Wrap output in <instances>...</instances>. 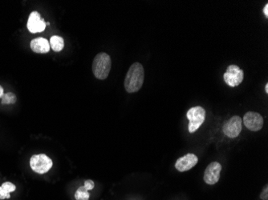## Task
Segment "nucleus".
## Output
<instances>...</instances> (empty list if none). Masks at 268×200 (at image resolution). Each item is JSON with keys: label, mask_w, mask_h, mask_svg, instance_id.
<instances>
[{"label": "nucleus", "mask_w": 268, "mask_h": 200, "mask_svg": "<svg viewBox=\"0 0 268 200\" xmlns=\"http://www.w3.org/2000/svg\"><path fill=\"white\" fill-rule=\"evenodd\" d=\"M186 117L189 121V133H194L205 121L206 110L203 107H193L188 111Z\"/></svg>", "instance_id": "7ed1b4c3"}, {"label": "nucleus", "mask_w": 268, "mask_h": 200, "mask_svg": "<svg viewBox=\"0 0 268 200\" xmlns=\"http://www.w3.org/2000/svg\"><path fill=\"white\" fill-rule=\"evenodd\" d=\"M223 131L227 137L231 139L238 137L242 132V119L238 116L229 119L223 125Z\"/></svg>", "instance_id": "423d86ee"}, {"label": "nucleus", "mask_w": 268, "mask_h": 200, "mask_svg": "<svg viewBox=\"0 0 268 200\" xmlns=\"http://www.w3.org/2000/svg\"><path fill=\"white\" fill-rule=\"evenodd\" d=\"M31 49L33 52L37 54H46L50 51L49 41L44 38L39 37L34 39L30 43Z\"/></svg>", "instance_id": "9b49d317"}, {"label": "nucleus", "mask_w": 268, "mask_h": 200, "mask_svg": "<svg viewBox=\"0 0 268 200\" xmlns=\"http://www.w3.org/2000/svg\"><path fill=\"white\" fill-rule=\"evenodd\" d=\"M243 122L246 128L251 132H258L263 127V118L257 112H246L243 117Z\"/></svg>", "instance_id": "0eeeda50"}, {"label": "nucleus", "mask_w": 268, "mask_h": 200, "mask_svg": "<svg viewBox=\"0 0 268 200\" xmlns=\"http://www.w3.org/2000/svg\"><path fill=\"white\" fill-rule=\"evenodd\" d=\"M49 43L51 49L53 50L55 52L61 51L63 49V47H64V40L60 36H51Z\"/></svg>", "instance_id": "ddd939ff"}, {"label": "nucleus", "mask_w": 268, "mask_h": 200, "mask_svg": "<svg viewBox=\"0 0 268 200\" xmlns=\"http://www.w3.org/2000/svg\"><path fill=\"white\" fill-rule=\"evenodd\" d=\"M225 82L231 87L239 86L244 79V71L236 65H230L223 75Z\"/></svg>", "instance_id": "39448f33"}, {"label": "nucleus", "mask_w": 268, "mask_h": 200, "mask_svg": "<svg viewBox=\"0 0 268 200\" xmlns=\"http://www.w3.org/2000/svg\"><path fill=\"white\" fill-rule=\"evenodd\" d=\"M268 186L266 185L264 188L262 190L260 194V198L262 200H268Z\"/></svg>", "instance_id": "f3484780"}, {"label": "nucleus", "mask_w": 268, "mask_h": 200, "mask_svg": "<svg viewBox=\"0 0 268 200\" xmlns=\"http://www.w3.org/2000/svg\"><path fill=\"white\" fill-rule=\"evenodd\" d=\"M90 198V194L85 186H80L75 193L76 200H89Z\"/></svg>", "instance_id": "4468645a"}, {"label": "nucleus", "mask_w": 268, "mask_h": 200, "mask_svg": "<svg viewBox=\"0 0 268 200\" xmlns=\"http://www.w3.org/2000/svg\"><path fill=\"white\" fill-rule=\"evenodd\" d=\"M222 171V166L218 162H213L208 165L204 173V181L209 185H214L219 182L220 179V173Z\"/></svg>", "instance_id": "1a4fd4ad"}, {"label": "nucleus", "mask_w": 268, "mask_h": 200, "mask_svg": "<svg viewBox=\"0 0 268 200\" xmlns=\"http://www.w3.org/2000/svg\"><path fill=\"white\" fill-rule=\"evenodd\" d=\"M17 101V97L16 94L12 92L5 93L2 97V104L8 105V104H14Z\"/></svg>", "instance_id": "2eb2a0df"}, {"label": "nucleus", "mask_w": 268, "mask_h": 200, "mask_svg": "<svg viewBox=\"0 0 268 200\" xmlns=\"http://www.w3.org/2000/svg\"><path fill=\"white\" fill-rule=\"evenodd\" d=\"M265 91L266 93H268V83H266V86H265Z\"/></svg>", "instance_id": "aec40b11"}, {"label": "nucleus", "mask_w": 268, "mask_h": 200, "mask_svg": "<svg viewBox=\"0 0 268 200\" xmlns=\"http://www.w3.org/2000/svg\"><path fill=\"white\" fill-rule=\"evenodd\" d=\"M144 67L140 63H134L128 69L124 79V86L128 93L138 92L144 83Z\"/></svg>", "instance_id": "f257e3e1"}, {"label": "nucleus", "mask_w": 268, "mask_h": 200, "mask_svg": "<svg viewBox=\"0 0 268 200\" xmlns=\"http://www.w3.org/2000/svg\"><path fill=\"white\" fill-rule=\"evenodd\" d=\"M112 67L110 56L105 52L97 54L93 59V72L97 79L104 80L107 79Z\"/></svg>", "instance_id": "f03ea898"}, {"label": "nucleus", "mask_w": 268, "mask_h": 200, "mask_svg": "<svg viewBox=\"0 0 268 200\" xmlns=\"http://www.w3.org/2000/svg\"><path fill=\"white\" fill-rule=\"evenodd\" d=\"M4 94V88L2 86H0V98H2L3 95Z\"/></svg>", "instance_id": "6ab92c4d"}, {"label": "nucleus", "mask_w": 268, "mask_h": 200, "mask_svg": "<svg viewBox=\"0 0 268 200\" xmlns=\"http://www.w3.org/2000/svg\"><path fill=\"white\" fill-rule=\"evenodd\" d=\"M27 28L31 33H40L45 30L46 23L39 12H32L28 18Z\"/></svg>", "instance_id": "6e6552de"}, {"label": "nucleus", "mask_w": 268, "mask_h": 200, "mask_svg": "<svg viewBox=\"0 0 268 200\" xmlns=\"http://www.w3.org/2000/svg\"><path fill=\"white\" fill-rule=\"evenodd\" d=\"M16 190V185L11 182H5L0 186V200L10 198V193L14 192Z\"/></svg>", "instance_id": "f8f14e48"}, {"label": "nucleus", "mask_w": 268, "mask_h": 200, "mask_svg": "<svg viewBox=\"0 0 268 200\" xmlns=\"http://www.w3.org/2000/svg\"><path fill=\"white\" fill-rule=\"evenodd\" d=\"M198 162V158L193 154H187L179 158L175 163V167L180 172L187 171L193 168Z\"/></svg>", "instance_id": "9d476101"}, {"label": "nucleus", "mask_w": 268, "mask_h": 200, "mask_svg": "<svg viewBox=\"0 0 268 200\" xmlns=\"http://www.w3.org/2000/svg\"><path fill=\"white\" fill-rule=\"evenodd\" d=\"M52 160L45 154L34 155L30 159V166L32 171L40 175L49 171L50 169L52 167Z\"/></svg>", "instance_id": "20e7f679"}, {"label": "nucleus", "mask_w": 268, "mask_h": 200, "mask_svg": "<svg viewBox=\"0 0 268 200\" xmlns=\"http://www.w3.org/2000/svg\"><path fill=\"white\" fill-rule=\"evenodd\" d=\"M263 13L266 16V18L268 17V4H266L264 8H263Z\"/></svg>", "instance_id": "a211bd4d"}, {"label": "nucleus", "mask_w": 268, "mask_h": 200, "mask_svg": "<svg viewBox=\"0 0 268 200\" xmlns=\"http://www.w3.org/2000/svg\"><path fill=\"white\" fill-rule=\"evenodd\" d=\"M85 188L89 191V190H93L94 188L95 183L93 180H86L85 182Z\"/></svg>", "instance_id": "dca6fc26"}]
</instances>
